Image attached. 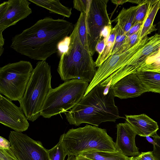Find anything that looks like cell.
Here are the masks:
<instances>
[{
    "mask_svg": "<svg viewBox=\"0 0 160 160\" xmlns=\"http://www.w3.org/2000/svg\"><path fill=\"white\" fill-rule=\"evenodd\" d=\"M74 28L73 24L66 20L47 17L13 37L10 48L31 59L46 61L58 53V44Z\"/></svg>",
    "mask_w": 160,
    "mask_h": 160,
    "instance_id": "6da1fadb",
    "label": "cell"
},
{
    "mask_svg": "<svg viewBox=\"0 0 160 160\" xmlns=\"http://www.w3.org/2000/svg\"><path fill=\"white\" fill-rule=\"evenodd\" d=\"M112 87L100 83L94 87L73 108L64 113L71 125L83 123L98 126L103 122H115L121 117L114 102Z\"/></svg>",
    "mask_w": 160,
    "mask_h": 160,
    "instance_id": "7a4b0ae2",
    "label": "cell"
},
{
    "mask_svg": "<svg viewBox=\"0 0 160 160\" xmlns=\"http://www.w3.org/2000/svg\"><path fill=\"white\" fill-rule=\"evenodd\" d=\"M69 36V48L60 57L58 72L64 81L77 79L90 83L96 74V66L89 48L80 41L77 22Z\"/></svg>",
    "mask_w": 160,
    "mask_h": 160,
    "instance_id": "3957f363",
    "label": "cell"
},
{
    "mask_svg": "<svg viewBox=\"0 0 160 160\" xmlns=\"http://www.w3.org/2000/svg\"><path fill=\"white\" fill-rule=\"evenodd\" d=\"M59 139L68 157L90 150L117 151L115 142L105 129L88 124L70 129Z\"/></svg>",
    "mask_w": 160,
    "mask_h": 160,
    "instance_id": "277c9868",
    "label": "cell"
},
{
    "mask_svg": "<svg viewBox=\"0 0 160 160\" xmlns=\"http://www.w3.org/2000/svg\"><path fill=\"white\" fill-rule=\"evenodd\" d=\"M51 66L46 61L38 62L33 69L20 107L27 119L33 122L40 115L51 86Z\"/></svg>",
    "mask_w": 160,
    "mask_h": 160,
    "instance_id": "5b68a950",
    "label": "cell"
},
{
    "mask_svg": "<svg viewBox=\"0 0 160 160\" xmlns=\"http://www.w3.org/2000/svg\"><path fill=\"white\" fill-rule=\"evenodd\" d=\"M89 83L80 79H74L65 81L50 90L40 115L49 118L62 113L67 112L84 97Z\"/></svg>",
    "mask_w": 160,
    "mask_h": 160,
    "instance_id": "8992f818",
    "label": "cell"
},
{
    "mask_svg": "<svg viewBox=\"0 0 160 160\" xmlns=\"http://www.w3.org/2000/svg\"><path fill=\"white\" fill-rule=\"evenodd\" d=\"M160 58V35L158 33L142 40L135 44L129 62L103 81L105 85L112 87L122 78L132 73L142 71L144 69Z\"/></svg>",
    "mask_w": 160,
    "mask_h": 160,
    "instance_id": "52a82bcc",
    "label": "cell"
},
{
    "mask_svg": "<svg viewBox=\"0 0 160 160\" xmlns=\"http://www.w3.org/2000/svg\"><path fill=\"white\" fill-rule=\"evenodd\" d=\"M33 68L31 63L21 60L0 68V92L11 101L22 99Z\"/></svg>",
    "mask_w": 160,
    "mask_h": 160,
    "instance_id": "ba28073f",
    "label": "cell"
},
{
    "mask_svg": "<svg viewBox=\"0 0 160 160\" xmlns=\"http://www.w3.org/2000/svg\"><path fill=\"white\" fill-rule=\"evenodd\" d=\"M108 0H91L86 13L87 38L90 52L92 56L100 35L104 27L111 25L107 11Z\"/></svg>",
    "mask_w": 160,
    "mask_h": 160,
    "instance_id": "9c48e42d",
    "label": "cell"
},
{
    "mask_svg": "<svg viewBox=\"0 0 160 160\" xmlns=\"http://www.w3.org/2000/svg\"><path fill=\"white\" fill-rule=\"evenodd\" d=\"M8 139L10 148L19 160H50L48 149L40 141L15 131L10 132Z\"/></svg>",
    "mask_w": 160,
    "mask_h": 160,
    "instance_id": "30bf717a",
    "label": "cell"
},
{
    "mask_svg": "<svg viewBox=\"0 0 160 160\" xmlns=\"http://www.w3.org/2000/svg\"><path fill=\"white\" fill-rule=\"evenodd\" d=\"M27 0H9L0 4V33L31 14L32 10Z\"/></svg>",
    "mask_w": 160,
    "mask_h": 160,
    "instance_id": "8fae6325",
    "label": "cell"
},
{
    "mask_svg": "<svg viewBox=\"0 0 160 160\" xmlns=\"http://www.w3.org/2000/svg\"><path fill=\"white\" fill-rule=\"evenodd\" d=\"M21 107L0 95V122L15 131L22 132L29 126L28 119Z\"/></svg>",
    "mask_w": 160,
    "mask_h": 160,
    "instance_id": "7c38bea8",
    "label": "cell"
},
{
    "mask_svg": "<svg viewBox=\"0 0 160 160\" xmlns=\"http://www.w3.org/2000/svg\"><path fill=\"white\" fill-rule=\"evenodd\" d=\"M117 136L115 147L117 151L125 156H136L140 153L136 146L135 139L137 134L126 121L117 125Z\"/></svg>",
    "mask_w": 160,
    "mask_h": 160,
    "instance_id": "4fadbf2b",
    "label": "cell"
},
{
    "mask_svg": "<svg viewBox=\"0 0 160 160\" xmlns=\"http://www.w3.org/2000/svg\"><path fill=\"white\" fill-rule=\"evenodd\" d=\"M112 88L114 96L121 99L137 97L146 92L136 73L122 78Z\"/></svg>",
    "mask_w": 160,
    "mask_h": 160,
    "instance_id": "5bb4252c",
    "label": "cell"
},
{
    "mask_svg": "<svg viewBox=\"0 0 160 160\" xmlns=\"http://www.w3.org/2000/svg\"><path fill=\"white\" fill-rule=\"evenodd\" d=\"M125 119L137 135L141 137H152L157 134L159 129L157 122L145 114L125 115Z\"/></svg>",
    "mask_w": 160,
    "mask_h": 160,
    "instance_id": "9a60e30c",
    "label": "cell"
},
{
    "mask_svg": "<svg viewBox=\"0 0 160 160\" xmlns=\"http://www.w3.org/2000/svg\"><path fill=\"white\" fill-rule=\"evenodd\" d=\"M160 9V0H149L147 13L140 29L138 40H142L152 32L157 31L153 22Z\"/></svg>",
    "mask_w": 160,
    "mask_h": 160,
    "instance_id": "2e32d148",
    "label": "cell"
},
{
    "mask_svg": "<svg viewBox=\"0 0 160 160\" xmlns=\"http://www.w3.org/2000/svg\"><path fill=\"white\" fill-rule=\"evenodd\" d=\"M136 74L146 92L160 94V72L141 71Z\"/></svg>",
    "mask_w": 160,
    "mask_h": 160,
    "instance_id": "e0dca14e",
    "label": "cell"
},
{
    "mask_svg": "<svg viewBox=\"0 0 160 160\" xmlns=\"http://www.w3.org/2000/svg\"><path fill=\"white\" fill-rule=\"evenodd\" d=\"M29 1L47 9L51 13L58 14L68 18L72 14V8L64 6L59 0H29Z\"/></svg>",
    "mask_w": 160,
    "mask_h": 160,
    "instance_id": "ac0fdd59",
    "label": "cell"
},
{
    "mask_svg": "<svg viewBox=\"0 0 160 160\" xmlns=\"http://www.w3.org/2000/svg\"><path fill=\"white\" fill-rule=\"evenodd\" d=\"M138 5L128 9L123 7L118 16L111 21L117 22L119 27L126 34L132 26L134 17Z\"/></svg>",
    "mask_w": 160,
    "mask_h": 160,
    "instance_id": "d6986e66",
    "label": "cell"
},
{
    "mask_svg": "<svg viewBox=\"0 0 160 160\" xmlns=\"http://www.w3.org/2000/svg\"><path fill=\"white\" fill-rule=\"evenodd\" d=\"M91 160H129L130 158L119 152L90 150L79 155Z\"/></svg>",
    "mask_w": 160,
    "mask_h": 160,
    "instance_id": "ffe728a7",
    "label": "cell"
},
{
    "mask_svg": "<svg viewBox=\"0 0 160 160\" xmlns=\"http://www.w3.org/2000/svg\"><path fill=\"white\" fill-rule=\"evenodd\" d=\"M118 25L117 23L112 28L108 39L102 53L98 57L95 62L96 67H99L111 56L115 40Z\"/></svg>",
    "mask_w": 160,
    "mask_h": 160,
    "instance_id": "44dd1931",
    "label": "cell"
},
{
    "mask_svg": "<svg viewBox=\"0 0 160 160\" xmlns=\"http://www.w3.org/2000/svg\"><path fill=\"white\" fill-rule=\"evenodd\" d=\"M77 22L78 24V34L80 41L85 47L89 48L86 23V14L81 12Z\"/></svg>",
    "mask_w": 160,
    "mask_h": 160,
    "instance_id": "7402d4cb",
    "label": "cell"
},
{
    "mask_svg": "<svg viewBox=\"0 0 160 160\" xmlns=\"http://www.w3.org/2000/svg\"><path fill=\"white\" fill-rule=\"evenodd\" d=\"M50 160H64L67 154L61 140L50 149L48 150Z\"/></svg>",
    "mask_w": 160,
    "mask_h": 160,
    "instance_id": "603a6c76",
    "label": "cell"
},
{
    "mask_svg": "<svg viewBox=\"0 0 160 160\" xmlns=\"http://www.w3.org/2000/svg\"><path fill=\"white\" fill-rule=\"evenodd\" d=\"M149 1V0H142L141 3L138 5L132 26L138 23H142L147 13Z\"/></svg>",
    "mask_w": 160,
    "mask_h": 160,
    "instance_id": "cb8c5ba5",
    "label": "cell"
},
{
    "mask_svg": "<svg viewBox=\"0 0 160 160\" xmlns=\"http://www.w3.org/2000/svg\"><path fill=\"white\" fill-rule=\"evenodd\" d=\"M140 30L135 33L127 36L123 45L116 54L121 53L133 46L138 41Z\"/></svg>",
    "mask_w": 160,
    "mask_h": 160,
    "instance_id": "d4e9b609",
    "label": "cell"
},
{
    "mask_svg": "<svg viewBox=\"0 0 160 160\" xmlns=\"http://www.w3.org/2000/svg\"><path fill=\"white\" fill-rule=\"evenodd\" d=\"M127 37L126 34L118 26L111 56L116 54L123 45Z\"/></svg>",
    "mask_w": 160,
    "mask_h": 160,
    "instance_id": "484cf974",
    "label": "cell"
},
{
    "mask_svg": "<svg viewBox=\"0 0 160 160\" xmlns=\"http://www.w3.org/2000/svg\"><path fill=\"white\" fill-rule=\"evenodd\" d=\"M91 1V0H74L73 1V8L81 12L86 14Z\"/></svg>",
    "mask_w": 160,
    "mask_h": 160,
    "instance_id": "4316f807",
    "label": "cell"
},
{
    "mask_svg": "<svg viewBox=\"0 0 160 160\" xmlns=\"http://www.w3.org/2000/svg\"><path fill=\"white\" fill-rule=\"evenodd\" d=\"M0 160H19L11 148L4 149L0 148Z\"/></svg>",
    "mask_w": 160,
    "mask_h": 160,
    "instance_id": "83f0119b",
    "label": "cell"
},
{
    "mask_svg": "<svg viewBox=\"0 0 160 160\" xmlns=\"http://www.w3.org/2000/svg\"><path fill=\"white\" fill-rule=\"evenodd\" d=\"M70 41L69 36H67L60 41L58 45V53L60 57L62 55L66 52L69 48Z\"/></svg>",
    "mask_w": 160,
    "mask_h": 160,
    "instance_id": "f1b7e54d",
    "label": "cell"
},
{
    "mask_svg": "<svg viewBox=\"0 0 160 160\" xmlns=\"http://www.w3.org/2000/svg\"><path fill=\"white\" fill-rule=\"evenodd\" d=\"M156 143L153 145V150L152 151V154L156 160H160V141L153 135L152 136Z\"/></svg>",
    "mask_w": 160,
    "mask_h": 160,
    "instance_id": "f546056e",
    "label": "cell"
},
{
    "mask_svg": "<svg viewBox=\"0 0 160 160\" xmlns=\"http://www.w3.org/2000/svg\"><path fill=\"white\" fill-rule=\"evenodd\" d=\"M142 71H151L160 72V58L153 63L145 68Z\"/></svg>",
    "mask_w": 160,
    "mask_h": 160,
    "instance_id": "4dcf8cb0",
    "label": "cell"
},
{
    "mask_svg": "<svg viewBox=\"0 0 160 160\" xmlns=\"http://www.w3.org/2000/svg\"><path fill=\"white\" fill-rule=\"evenodd\" d=\"M112 29V25L105 26L100 33L99 41L101 40L102 39V37H103V38L106 39L107 42L110 34Z\"/></svg>",
    "mask_w": 160,
    "mask_h": 160,
    "instance_id": "1f68e13d",
    "label": "cell"
},
{
    "mask_svg": "<svg viewBox=\"0 0 160 160\" xmlns=\"http://www.w3.org/2000/svg\"><path fill=\"white\" fill-rule=\"evenodd\" d=\"M138 156L141 160H156L152 151L142 152Z\"/></svg>",
    "mask_w": 160,
    "mask_h": 160,
    "instance_id": "d6a6232c",
    "label": "cell"
},
{
    "mask_svg": "<svg viewBox=\"0 0 160 160\" xmlns=\"http://www.w3.org/2000/svg\"><path fill=\"white\" fill-rule=\"evenodd\" d=\"M107 42L106 39L103 38L97 43L95 48V50L98 53V55H100L102 53Z\"/></svg>",
    "mask_w": 160,
    "mask_h": 160,
    "instance_id": "836d02e7",
    "label": "cell"
},
{
    "mask_svg": "<svg viewBox=\"0 0 160 160\" xmlns=\"http://www.w3.org/2000/svg\"><path fill=\"white\" fill-rule=\"evenodd\" d=\"M142 24V23L139 22L132 26L126 35L128 36L138 32L140 30Z\"/></svg>",
    "mask_w": 160,
    "mask_h": 160,
    "instance_id": "e575fe53",
    "label": "cell"
},
{
    "mask_svg": "<svg viewBox=\"0 0 160 160\" xmlns=\"http://www.w3.org/2000/svg\"><path fill=\"white\" fill-rule=\"evenodd\" d=\"M11 147L10 142L9 141H8L3 137H0V148L8 149Z\"/></svg>",
    "mask_w": 160,
    "mask_h": 160,
    "instance_id": "d590c367",
    "label": "cell"
},
{
    "mask_svg": "<svg viewBox=\"0 0 160 160\" xmlns=\"http://www.w3.org/2000/svg\"><path fill=\"white\" fill-rule=\"evenodd\" d=\"M111 2L114 4H116L117 5H122L124 3L128 2V0H112Z\"/></svg>",
    "mask_w": 160,
    "mask_h": 160,
    "instance_id": "8d00e7d4",
    "label": "cell"
},
{
    "mask_svg": "<svg viewBox=\"0 0 160 160\" xmlns=\"http://www.w3.org/2000/svg\"><path fill=\"white\" fill-rule=\"evenodd\" d=\"M75 157V160H91L80 155L76 156Z\"/></svg>",
    "mask_w": 160,
    "mask_h": 160,
    "instance_id": "74e56055",
    "label": "cell"
},
{
    "mask_svg": "<svg viewBox=\"0 0 160 160\" xmlns=\"http://www.w3.org/2000/svg\"><path fill=\"white\" fill-rule=\"evenodd\" d=\"M145 137L148 141L149 142L152 144L153 145L156 144V143L155 142L154 140L150 138V137L148 136Z\"/></svg>",
    "mask_w": 160,
    "mask_h": 160,
    "instance_id": "f35d334b",
    "label": "cell"
},
{
    "mask_svg": "<svg viewBox=\"0 0 160 160\" xmlns=\"http://www.w3.org/2000/svg\"><path fill=\"white\" fill-rule=\"evenodd\" d=\"M141 0H128V2L134 3L139 5L142 2Z\"/></svg>",
    "mask_w": 160,
    "mask_h": 160,
    "instance_id": "ab89813d",
    "label": "cell"
},
{
    "mask_svg": "<svg viewBox=\"0 0 160 160\" xmlns=\"http://www.w3.org/2000/svg\"><path fill=\"white\" fill-rule=\"evenodd\" d=\"M155 25L158 31V33L160 35V21Z\"/></svg>",
    "mask_w": 160,
    "mask_h": 160,
    "instance_id": "60d3db41",
    "label": "cell"
},
{
    "mask_svg": "<svg viewBox=\"0 0 160 160\" xmlns=\"http://www.w3.org/2000/svg\"><path fill=\"white\" fill-rule=\"evenodd\" d=\"M129 160H141L138 156H132L130 158Z\"/></svg>",
    "mask_w": 160,
    "mask_h": 160,
    "instance_id": "b9f144b4",
    "label": "cell"
},
{
    "mask_svg": "<svg viewBox=\"0 0 160 160\" xmlns=\"http://www.w3.org/2000/svg\"><path fill=\"white\" fill-rule=\"evenodd\" d=\"M67 160H75V156L72 155L68 157Z\"/></svg>",
    "mask_w": 160,
    "mask_h": 160,
    "instance_id": "7bdbcfd3",
    "label": "cell"
},
{
    "mask_svg": "<svg viewBox=\"0 0 160 160\" xmlns=\"http://www.w3.org/2000/svg\"><path fill=\"white\" fill-rule=\"evenodd\" d=\"M154 135L160 141V137L157 134Z\"/></svg>",
    "mask_w": 160,
    "mask_h": 160,
    "instance_id": "ee69618b",
    "label": "cell"
}]
</instances>
